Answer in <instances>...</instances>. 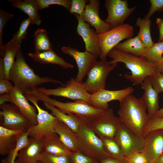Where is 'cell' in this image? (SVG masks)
Wrapping results in <instances>:
<instances>
[{
  "mask_svg": "<svg viewBox=\"0 0 163 163\" xmlns=\"http://www.w3.org/2000/svg\"><path fill=\"white\" fill-rule=\"evenodd\" d=\"M76 135L79 151L84 154L99 162L110 156L105 151L101 139L85 120L82 121Z\"/></svg>",
  "mask_w": 163,
  "mask_h": 163,
  "instance_id": "5b68a950",
  "label": "cell"
},
{
  "mask_svg": "<svg viewBox=\"0 0 163 163\" xmlns=\"http://www.w3.org/2000/svg\"><path fill=\"white\" fill-rule=\"evenodd\" d=\"M100 1L90 0L87 4L81 16L83 21L95 29L97 34H101L109 30V25L99 16Z\"/></svg>",
  "mask_w": 163,
  "mask_h": 163,
  "instance_id": "e0dca14e",
  "label": "cell"
},
{
  "mask_svg": "<svg viewBox=\"0 0 163 163\" xmlns=\"http://www.w3.org/2000/svg\"><path fill=\"white\" fill-rule=\"evenodd\" d=\"M117 64V63H111L106 59L96 61L89 70L87 79L83 83L86 91L92 94L105 89L107 78Z\"/></svg>",
  "mask_w": 163,
  "mask_h": 163,
  "instance_id": "ba28073f",
  "label": "cell"
},
{
  "mask_svg": "<svg viewBox=\"0 0 163 163\" xmlns=\"http://www.w3.org/2000/svg\"><path fill=\"white\" fill-rule=\"evenodd\" d=\"M28 56L34 62L41 64L58 65L64 69L72 68L73 66L58 56L53 50L29 53Z\"/></svg>",
  "mask_w": 163,
  "mask_h": 163,
  "instance_id": "cb8c5ba5",
  "label": "cell"
},
{
  "mask_svg": "<svg viewBox=\"0 0 163 163\" xmlns=\"http://www.w3.org/2000/svg\"><path fill=\"white\" fill-rule=\"evenodd\" d=\"M117 114L122 123L135 134L144 138L143 130L151 118L148 114L145 104L140 97L132 94L126 97L120 102Z\"/></svg>",
  "mask_w": 163,
  "mask_h": 163,
  "instance_id": "7a4b0ae2",
  "label": "cell"
},
{
  "mask_svg": "<svg viewBox=\"0 0 163 163\" xmlns=\"http://www.w3.org/2000/svg\"><path fill=\"white\" fill-rule=\"evenodd\" d=\"M37 163H42L40 161H38Z\"/></svg>",
  "mask_w": 163,
  "mask_h": 163,
  "instance_id": "f5cc1de1",
  "label": "cell"
},
{
  "mask_svg": "<svg viewBox=\"0 0 163 163\" xmlns=\"http://www.w3.org/2000/svg\"><path fill=\"white\" fill-rule=\"evenodd\" d=\"M149 78L155 91L158 94L163 92V75L157 71Z\"/></svg>",
  "mask_w": 163,
  "mask_h": 163,
  "instance_id": "ab89813d",
  "label": "cell"
},
{
  "mask_svg": "<svg viewBox=\"0 0 163 163\" xmlns=\"http://www.w3.org/2000/svg\"><path fill=\"white\" fill-rule=\"evenodd\" d=\"M38 161L42 163H70L69 156L54 155L43 150L40 155Z\"/></svg>",
  "mask_w": 163,
  "mask_h": 163,
  "instance_id": "e575fe53",
  "label": "cell"
},
{
  "mask_svg": "<svg viewBox=\"0 0 163 163\" xmlns=\"http://www.w3.org/2000/svg\"><path fill=\"white\" fill-rule=\"evenodd\" d=\"M43 151L41 140L29 137L28 144L20 152L15 163H37Z\"/></svg>",
  "mask_w": 163,
  "mask_h": 163,
  "instance_id": "ffe728a7",
  "label": "cell"
},
{
  "mask_svg": "<svg viewBox=\"0 0 163 163\" xmlns=\"http://www.w3.org/2000/svg\"><path fill=\"white\" fill-rule=\"evenodd\" d=\"M163 54V40L155 43L149 48L147 49L143 57L150 62L153 63L159 62Z\"/></svg>",
  "mask_w": 163,
  "mask_h": 163,
  "instance_id": "836d02e7",
  "label": "cell"
},
{
  "mask_svg": "<svg viewBox=\"0 0 163 163\" xmlns=\"http://www.w3.org/2000/svg\"><path fill=\"white\" fill-rule=\"evenodd\" d=\"M14 16V14L0 9V50L2 49L4 45L2 42V36L5 26L7 21Z\"/></svg>",
  "mask_w": 163,
  "mask_h": 163,
  "instance_id": "b9f144b4",
  "label": "cell"
},
{
  "mask_svg": "<svg viewBox=\"0 0 163 163\" xmlns=\"http://www.w3.org/2000/svg\"><path fill=\"white\" fill-rule=\"evenodd\" d=\"M29 94L33 95L38 101L52 105L66 113L74 114L87 123L104 110L96 108L83 100H77L73 102H61L40 93L37 89L32 90Z\"/></svg>",
  "mask_w": 163,
  "mask_h": 163,
  "instance_id": "277c9868",
  "label": "cell"
},
{
  "mask_svg": "<svg viewBox=\"0 0 163 163\" xmlns=\"http://www.w3.org/2000/svg\"><path fill=\"white\" fill-rule=\"evenodd\" d=\"M37 90L46 95L63 97L74 100H83L89 104L91 94L85 89L83 82L71 78L64 85L54 89L39 87Z\"/></svg>",
  "mask_w": 163,
  "mask_h": 163,
  "instance_id": "30bf717a",
  "label": "cell"
},
{
  "mask_svg": "<svg viewBox=\"0 0 163 163\" xmlns=\"http://www.w3.org/2000/svg\"><path fill=\"white\" fill-rule=\"evenodd\" d=\"M21 50V44L13 39L4 45L2 49L0 50L1 56L0 60L3 63L5 79L9 80L10 71L18 53Z\"/></svg>",
  "mask_w": 163,
  "mask_h": 163,
  "instance_id": "44dd1931",
  "label": "cell"
},
{
  "mask_svg": "<svg viewBox=\"0 0 163 163\" xmlns=\"http://www.w3.org/2000/svg\"><path fill=\"white\" fill-rule=\"evenodd\" d=\"M31 24V21L29 18L24 20L21 23L18 31L13 35L12 39L21 44L26 38L27 29Z\"/></svg>",
  "mask_w": 163,
  "mask_h": 163,
  "instance_id": "74e56055",
  "label": "cell"
},
{
  "mask_svg": "<svg viewBox=\"0 0 163 163\" xmlns=\"http://www.w3.org/2000/svg\"><path fill=\"white\" fill-rule=\"evenodd\" d=\"M156 24L159 29V37L158 42L163 40V19L160 18H156Z\"/></svg>",
  "mask_w": 163,
  "mask_h": 163,
  "instance_id": "bcb514c9",
  "label": "cell"
},
{
  "mask_svg": "<svg viewBox=\"0 0 163 163\" xmlns=\"http://www.w3.org/2000/svg\"><path fill=\"white\" fill-rule=\"evenodd\" d=\"M89 0H72L69 12L71 14H77L82 16Z\"/></svg>",
  "mask_w": 163,
  "mask_h": 163,
  "instance_id": "60d3db41",
  "label": "cell"
},
{
  "mask_svg": "<svg viewBox=\"0 0 163 163\" xmlns=\"http://www.w3.org/2000/svg\"><path fill=\"white\" fill-rule=\"evenodd\" d=\"M15 59L10 72L9 79L24 95L46 83L53 82L64 85L60 81L36 74L27 63L21 50L18 53Z\"/></svg>",
  "mask_w": 163,
  "mask_h": 163,
  "instance_id": "6da1fadb",
  "label": "cell"
},
{
  "mask_svg": "<svg viewBox=\"0 0 163 163\" xmlns=\"http://www.w3.org/2000/svg\"><path fill=\"white\" fill-rule=\"evenodd\" d=\"M99 163H127L125 160H122L111 156L108 157L99 161Z\"/></svg>",
  "mask_w": 163,
  "mask_h": 163,
  "instance_id": "7dc6e473",
  "label": "cell"
},
{
  "mask_svg": "<svg viewBox=\"0 0 163 163\" xmlns=\"http://www.w3.org/2000/svg\"><path fill=\"white\" fill-rule=\"evenodd\" d=\"M115 48L122 52L138 56H143L147 48L137 35L120 43Z\"/></svg>",
  "mask_w": 163,
  "mask_h": 163,
  "instance_id": "f1b7e54d",
  "label": "cell"
},
{
  "mask_svg": "<svg viewBox=\"0 0 163 163\" xmlns=\"http://www.w3.org/2000/svg\"><path fill=\"white\" fill-rule=\"evenodd\" d=\"M41 141L43 150L50 154L69 156L72 152L63 144L56 133L43 139Z\"/></svg>",
  "mask_w": 163,
  "mask_h": 163,
  "instance_id": "d4e9b609",
  "label": "cell"
},
{
  "mask_svg": "<svg viewBox=\"0 0 163 163\" xmlns=\"http://www.w3.org/2000/svg\"><path fill=\"white\" fill-rule=\"evenodd\" d=\"M134 90L131 86L116 90L102 89L91 94L89 104L97 109L105 110L109 108L110 102L116 100L120 102L126 97L132 94Z\"/></svg>",
  "mask_w": 163,
  "mask_h": 163,
  "instance_id": "5bb4252c",
  "label": "cell"
},
{
  "mask_svg": "<svg viewBox=\"0 0 163 163\" xmlns=\"http://www.w3.org/2000/svg\"><path fill=\"white\" fill-rule=\"evenodd\" d=\"M14 87L9 80L5 78L0 79V94L10 93Z\"/></svg>",
  "mask_w": 163,
  "mask_h": 163,
  "instance_id": "f6af8a7d",
  "label": "cell"
},
{
  "mask_svg": "<svg viewBox=\"0 0 163 163\" xmlns=\"http://www.w3.org/2000/svg\"><path fill=\"white\" fill-rule=\"evenodd\" d=\"M106 152L111 156L122 160H125L124 154L114 138H100Z\"/></svg>",
  "mask_w": 163,
  "mask_h": 163,
  "instance_id": "d6a6232c",
  "label": "cell"
},
{
  "mask_svg": "<svg viewBox=\"0 0 163 163\" xmlns=\"http://www.w3.org/2000/svg\"><path fill=\"white\" fill-rule=\"evenodd\" d=\"M127 163H149L145 156L140 152H136L125 157Z\"/></svg>",
  "mask_w": 163,
  "mask_h": 163,
  "instance_id": "ee69618b",
  "label": "cell"
},
{
  "mask_svg": "<svg viewBox=\"0 0 163 163\" xmlns=\"http://www.w3.org/2000/svg\"><path fill=\"white\" fill-rule=\"evenodd\" d=\"M11 103V100L9 93L0 94V105L6 103V102Z\"/></svg>",
  "mask_w": 163,
  "mask_h": 163,
  "instance_id": "c3c4849f",
  "label": "cell"
},
{
  "mask_svg": "<svg viewBox=\"0 0 163 163\" xmlns=\"http://www.w3.org/2000/svg\"><path fill=\"white\" fill-rule=\"evenodd\" d=\"M153 117H163V107L159 109V110L156 112Z\"/></svg>",
  "mask_w": 163,
  "mask_h": 163,
  "instance_id": "f907efd6",
  "label": "cell"
},
{
  "mask_svg": "<svg viewBox=\"0 0 163 163\" xmlns=\"http://www.w3.org/2000/svg\"><path fill=\"white\" fill-rule=\"evenodd\" d=\"M61 51L64 53L72 57L75 60L78 68V72L75 79L78 82H82L83 78L96 61L98 57L88 51L80 52L68 46L62 47Z\"/></svg>",
  "mask_w": 163,
  "mask_h": 163,
  "instance_id": "9a60e30c",
  "label": "cell"
},
{
  "mask_svg": "<svg viewBox=\"0 0 163 163\" xmlns=\"http://www.w3.org/2000/svg\"><path fill=\"white\" fill-rule=\"evenodd\" d=\"M151 21L150 19L141 18H138L136 25L139 29L137 34L142 43L147 48L152 46L154 44L152 38L151 34Z\"/></svg>",
  "mask_w": 163,
  "mask_h": 163,
  "instance_id": "4dcf8cb0",
  "label": "cell"
},
{
  "mask_svg": "<svg viewBox=\"0 0 163 163\" xmlns=\"http://www.w3.org/2000/svg\"><path fill=\"white\" fill-rule=\"evenodd\" d=\"M78 23L77 32L82 38L85 45V50L90 52L97 57L99 56L100 52L97 37V34L90 25L84 22L79 15L75 14Z\"/></svg>",
  "mask_w": 163,
  "mask_h": 163,
  "instance_id": "ac0fdd59",
  "label": "cell"
},
{
  "mask_svg": "<svg viewBox=\"0 0 163 163\" xmlns=\"http://www.w3.org/2000/svg\"><path fill=\"white\" fill-rule=\"evenodd\" d=\"M144 145L141 151L149 163H153L163 153V130L152 131L144 138Z\"/></svg>",
  "mask_w": 163,
  "mask_h": 163,
  "instance_id": "2e32d148",
  "label": "cell"
},
{
  "mask_svg": "<svg viewBox=\"0 0 163 163\" xmlns=\"http://www.w3.org/2000/svg\"><path fill=\"white\" fill-rule=\"evenodd\" d=\"M141 85L144 93L140 97L146 106L149 116L152 117L159 109V94L152 87L149 77Z\"/></svg>",
  "mask_w": 163,
  "mask_h": 163,
  "instance_id": "7402d4cb",
  "label": "cell"
},
{
  "mask_svg": "<svg viewBox=\"0 0 163 163\" xmlns=\"http://www.w3.org/2000/svg\"><path fill=\"white\" fill-rule=\"evenodd\" d=\"M121 123L119 117L114 115L113 110L109 108L87 123L100 138H114Z\"/></svg>",
  "mask_w": 163,
  "mask_h": 163,
  "instance_id": "9c48e42d",
  "label": "cell"
},
{
  "mask_svg": "<svg viewBox=\"0 0 163 163\" xmlns=\"http://www.w3.org/2000/svg\"><path fill=\"white\" fill-rule=\"evenodd\" d=\"M114 138L125 157L134 152H140L144 145V139L135 134L122 122Z\"/></svg>",
  "mask_w": 163,
  "mask_h": 163,
  "instance_id": "4fadbf2b",
  "label": "cell"
},
{
  "mask_svg": "<svg viewBox=\"0 0 163 163\" xmlns=\"http://www.w3.org/2000/svg\"><path fill=\"white\" fill-rule=\"evenodd\" d=\"M11 6L21 10L29 16L31 24L40 25L41 21L38 11L39 10L36 0H10Z\"/></svg>",
  "mask_w": 163,
  "mask_h": 163,
  "instance_id": "484cf974",
  "label": "cell"
},
{
  "mask_svg": "<svg viewBox=\"0 0 163 163\" xmlns=\"http://www.w3.org/2000/svg\"><path fill=\"white\" fill-rule=\"evenodd\" d=\"M9 94L11 103L19 108L32 126L36 125L37 114L36 107L30 105L24 95L15 86Z\"/></svg>",
  "mask_w": 163,
  "mask_h": 163,
  "instance_id": "d6986e66",
  "label": "cell"
},
{
  "mask_svg": "<svg viewBox=\"0 0 163 163\" xmlns=\"http://www.w3.org/2000/svg\"><path fill=\"white\" fill-rule=\"evenodd\" d=\"M111 58V63L121 62L131 72L125 74V78L134 85H141L147 78L157 71L155 63L151 62L143 56H138L119 50L115 48L108 53Z\"/></svg>",
  "mask_w": 163,
  "mask_h": 163,
  "instance_id": "3957f363",
  "label": "cell"
},
{
  "mask_svg": "<svg viewBox=\"0 0 163 163\" xmlns=\"http://www.w3.org/2000/svg\"><path fill=\"white\" fill-rule=\"evenodd\" d=\"M29 129L19 135L7 157L2 160V163H15L20 152L29 143Z\"/></svg>",
  "mask_w": 163,
  "mask_h": 163,
  "instance_id": "f546056e",
  "label": "cell"
},
{
  "mask_svg": "<svg viewBox=\"0 0 163 163\" xmlns=\"http://www.w3.org/2000/svg\"><path fill=\"white\" fill-rule=\"evenodd\" d=\"M151 6L145 18L150 19L155 12L163 11V0H150Z\"/></svg>",
  "mask_w": 163,
  "mask_h": 163,
  "instance_id": "7bdbcfd3",
  "label": "cell"
},
{
  "mask_svg": "<svg viewBox=\"0 0 163 163\" xmlns=\"http://www.w3.org/2000/svg\"><path fill=\"white\" fill-rule=\"evenodd\" d=\"M25 131L11 129L0 126V155H7L14 145L19 135Z\"/></svg>",
  "mask_w": 163,
  "mask_h": 163,
  "instance_id": "4316f807",
  "label": "cell"
},
{
  "mask_svg": "<svg viewBox=\"0 0 163 163\" xmlns=\"http://www.w3.org/2000/svg\"><path fill=\"white\" fill-rule=\"evenodd\" d=\"M54 129L61 141L69 151H79L76 133L70 128L58 119L54 125Z\"/></svg>",
  "mask_w": 163,
  "mask_h": 163,
  "instance_id": "603a6c76",
  "label": "cell"
},
{
  "mask_svg": "<svg viewBox=\"0 0 163 163\" xmlns=\"http://www.w3.org/2000/svg\"><path fill=\"white\" fill-rule=\"evenodd\" d=\"M134 34L133 27L124 24L111 28L101 34H97L101 60L106 59L108 53L123 40L132 38Z\"/></svg>",
  "mask_w": 163,
  "mask_h": 163,
  "instance_id": "8992f818",
  "label": "cell"
},
{
  "mask_svg": "<svg viewBox=\"0 0 163 163\" xmlns=\"http://www.w3.org/2000/svg\"><path fill=\"white\" fill-rule=\"evenodd\" d=\"M105 7L108 14L105 21L110 29L124 24L136 8H129L128 2L126 0H106Z\"/></svg>",
  "mask_w": 163,
  "mask_h": 163,
  "instance_id": "7c38bea8",
  "label": "cell"
},
{
  "mask_svg": "<svg viewBox=\"0 0 163 163\" xmlns=\"http://www.w3.org/2000/svg\"><path fill=\"white\" fill-rule=\"evenodd\" d=\"M43 103L46 109L51 111V113L52 115L68 126L75 133L77 132L83 120L74 114L66 113L58 108L50 104L45 102Z\"/></svg>",
  "mask_w": 163,
  "mask_h": 163,
  "instance_id": "83f0119b",
  "label": "cell"
},
{
  "mask_svg": "<svg viewBox=\"0 0 163 163\" xmlns=\"http://www.w3.org/2000/svg\"><path fill=\"white\" fill-rule=\"evenodd\" d=\"M39 10L48 7L50 5H57L62 6L69 10L71 5L70 0H36Z\"/></svg>",
  "mask_w": 163,
  "mask_h": 163,
  "instance_id": "8d00e7d4",
  "label": "cell"
},
{
  "mask_svg": "<svg viewBox=\"0 0 163 163\" xmlns=\"http://www.w3.org/2000/svg\"><path fill=\"white\" fill-rule=\"evenodd\" d=\"M155 64L157 71L163 75V56L159 62Z\"/></svg>",
  "mask_w": 163,
  "mask_h": 163,
  "instance_id": "681fc988",
  "label": "cell"
},
{
  "mask_svg": "<svg viewBox=\"0 0 163 163\" xmlns=\"http://www.w3.org/2000/svg\"><path fill=\"white\" fill-rule=\"evenodd\" d=\"M158 129L163 130V117L151 118L143 130V138L150 132Z\"/></svg>",
  "mask_w": 163,
  "mask_h": 163,
  "instance_id": "d590c367",
  "label": "cell"
},
{
  "mask_svg": "<svg viewBox=\"0 0 163 163\" xmlns=\"http://www.w3.org/2000/svg\"><path fill=\"white\" fill-rule=\"evenodd\" d=\"M69 157L70 163H99L98 161L84 154L79 151L72 152Z\"/></svg>",
  "mask_w": 163,
  "mask_h": 163,
  "instance_id": "f35d334b",
  "label": "cell"
},
{
  "mask_svg": "<svg viewBox=\"0 0 163 163\" xmlns=\"http://www.w3.org/2000/svg\"><path fill=\"white\" fill-rule=\"evenodd\" d=\"M0 126L14 130H27L32 126L19 108L13 103L0 105Z\"/></svg>",
  "mask_w": 163,
  "mask_h": 163,
  "instance_id": "8fae6325",
  "label": "cell"
},
{
  "mask_svg": "<svg viewBox=\"0 0 163 163\" xmlns=\"http://www.w3.org/2000/svg\"><path fill=\"white\" fill-rule=\"evenodd\" d=\"M153 163H163V153Z\"/></svg>",
  "mask_w": 163,
  "mask_h": 163,
  "instance_id": "816d5d0a",
  "label": "cell"
},
{
  "mask_svg": "<svg viewBox=\"0 0 163 163\" xmlns=\"http://www.w3.org/2000/svg\"><path fill=\"white\" fill-rule=\"evenodd\" d=\"M35 52H43L52 50V46L48 37L47 33L44 29H37L34 34Z\"/></svg>",
  "mask_w": 163,
  "mask_h": 163,
  "instance_id": "1f68e13d",
  "label": "cell"
},
{
  "mask_svg": "<svg viewBox=\"0 0 163 163\" xmlns=\"http://www.w3.org/2000/svg\"><path fill=\"white\" fill-rule=\"evenodd\" d=\"M24 96L36 107L38 112L37 123L29 129V137L42 140L56 133L54 125L58 119L41 108L38 104V101L33 95L28 94Z\"/></svg>",
  "mask_w": 163,
  "mask_h": 163,
  "instance_id": "52a82bcc",
  "label": "cell"
}]
</instances>
